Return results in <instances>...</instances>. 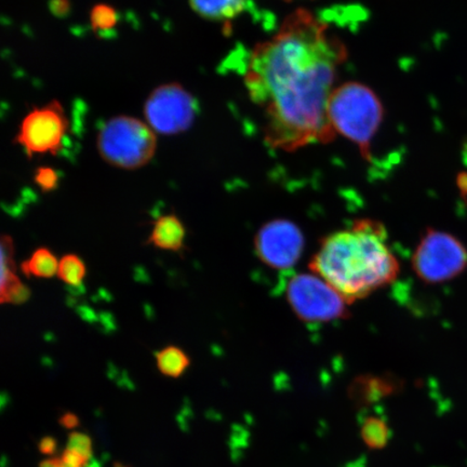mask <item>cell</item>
Masks as SVG:
<instances>
[{
    "mask_svg": "<svg viewBox=\"0 0 467 467\" xmlns=\"http://www.w3.org/2000/svg\"><path fill=\"white\" fill-rule=\"evenodd\" d=\"M347 55L328 26L303 9L290 15L275 36L255 47L244 84L251 100L265 109L271 148L294 151L335 139L328 102Z\"/></svg>",
    "mask_w": 467,
    "mask_h": 467,
    "instance_id": "obj_1",
    "label": "cell"
},
{
    "mask_svg": "<svg viewBox=\"0 0 467 467\" xmlns=\"http://www.w3.org/2000/svg\"><path fill=\"white\" fill-rule=\"evenodd\" d=\"M57 442L55 438L52 437H45L42 441L39 442V451L47 455L54 454L57 451Z\"/></svg>",
    "mask_w": 467,
    "mask_h": 467,
    "instance_id": "obj_20",
    "label": "cell"
},
{
    "mask_svg": "<svg viewBox=\"0 0 467 467\" xmlns=\"http://www.w3.org/2000/svg\"><path fill=\"white\" fill-rule=\"evenodd\" d=\"M60 464V458H54L44 460L43 462H40L39 467H58Z\"/></svg>",
    "mask_w": 467,
    "mask_h": 467,
    "instance_id": "obj_23",
    "label": "cell"
},
{
    "mask_svg": "<svg viewBox=\"0 0 467 467\" xmlns=\"http://www.w3.org/2000/svg\"><path fill=\"white\" fill-rule=\"evenodd\" d=\"M60 422L64 428L74 429L75 426L79 424V419L78 416H76V414L67 412L62 416Z\"/></svg>",
    "mask_w": 467,
    "mask_h": 467,
    "instance_id": "obj_21",
    "label": "cell"
},
{
    "mask_svg": "<svg viewBox=\"0 0 467 467\" xmlns=\"http://www.w3.org/2000/svg\"><path fill=\"white\" fill-rule=\"evenodd\" d=\"M360 436L367 447L372 451H381L388 446L390 441L389 426L383 419L378 417H369L365 419L360 428Z\"/></svg>",
    "mask_w": 467,
    "mask_h": 467,
    "instance_id": "obj_14",
    "label": "cell"
},
{
    "mask_svg": "<svg viewBox=\"0 0 467 467\" xmlns=\"http://www.w3.org/2000/svg\"><path fill=\"white\" fill-rule=\"evenodd\" d=\"M285 297L297 317L308 323H328L347 317V300L319 276L300 274L289 280Z\"/></svg>",
    "mask_w": 467,
    "mask_h": 467,
    "instance_id": "obj_6",
    "label": "cell"
},
{
    "mask_svg": "<svg viewBox=\"0 0 467 467\" xmlns=\"http://www.w3.org/2000/svg\"><path fill=\"white\" fill-rule=\"evenodd\" d=\"M196 112L194 97L177 83L156 88L144 105L145 119L151 130L166 136L188 130Z\"/></svg>",
    "mask_w": 467,
    "mask_h": 467,
    "instance_id": "obj_7",
    "label": "cell"
},
{
    "mask_svg": "<svg viewBox=\"0 0 467 467\" xmlns=\"http://www.w3.org/2000/svg\"><path fill=\"white\" fill-rule=\"evenodd\" d=\"M249 0H190L192 11L212 21H227L241 15Z\"/></svg>",
    "mask_w": 467,
    "mask_h": 467,
    "instance_id": "obj_11",
    "label": "cell"
},
{
    "mask_svg": "<svg viewBox=\"0 0 467 467\" xmlns=\"http://www.w3.org/2000/svg\"><path fill=\"white\" fill-rule=\"evenodd\" d=\"M67 449L90 460L92 455L91 438L85 433H80V431H73V433L68 435Z\"/></svg>",
    "mask_w": 467,
    "mask_h": 467,
    "instance_id": "obj_18",
    "label": "cell"
},
{
    "mask_svg": "<svg viewBox=\"0 0 467 467\" xmlns=\"http://www.w3.org/2000/svg\"><path fill=\"white\" fill-rule=\"evenodd\" d=\"M255 253L267 266L288 270L300 260L305 237L299 227L287 220H274L256 234Z\"/></svg>",
    "mask_w": 467,
    "mask_h": 467,
    "instance_id": "obj_9",
    "label": "cell"
},
{
    "mask_svg": "<svg viewBox=\"0 0 467 467\" xmlns=\"http://www.w3.org/2000/svg\"><path fill=\"white\" fill-rule=\"evenodd\" d=\"M58 467H61L60 464H58Z\"/></svg>",
    "mask_w": 467,
    "mask_h": 467,
    "instance_id": "obj_24",
    "label": "cell"
},
{
    "mask_svg": "<svg viewBox=\"0 0 467 467\" xmlns=\"http://www.w3.org/2000/svg\"><path fill=\"white\" fill-rule=\"evenodd\" d=\"M15 247L14 241L8 235L2 238V283H0V296L7 295L9 291L22 284L16 274L14 261Z\"/></svg>",
    "mask_w": 467,
    "mask_h": 467,
    "instance_id": "obj_15",
    "label": "cell"
},
{
    "mask_svg": "<svg viewBox=\"0 0 467 467\" xmlns=\"http://www.w3.org/2000/svg\"><path fill=\"white\" fill-rule=\"evenodd\" d=\"M387 241L388 233L379 222L356 221L321 242L312 271L347 301L363 299L399 276V261Z\"/></svg>",
    "mask_w": 467,
    "mask_h": 467,
    "instance_id": "obj_2",
    "label": "cell"
},
{
    "mask_svg": "<svg viewBox=\"0 0 467 467\" xmlns=\"http://www.w3.org/2000/svg\"><path fill=\"white\" fill-rule=\"evenodd\" d=\"M119 20L114 8L100 4L93 7L90 14L91 26L95 31H109L112 29Z\"/></svg>",
    "mask_w": 467,
    "mask_h": 467,
    "instance_id": "obj_17",
    "label": "cell"
},
{
    "mask_svg": "<svg viewBox=\"0 0 467 467\" xmlns=\"http://www.w3.org/2000/svg\"><path fill=\"white\" fill-rule=\"evenodd\" d=\"M97 148L110 166L136 171L153 159L157 139L148 122L121 115L105 122L98 133Z\"/></svg>",
    "mask_w": 467,
    "mask_h": 467,
    "instance_id": "obj_4",
    "label": "cell"
},
{
    "mask_svg": "<svg viewBox=\"0 0 467 467\" xmlns=\"http://www.w3.org/2000/svg\"><path fill=\"white\" fill-rule=\"evenodd\" d=\"M157 368L163 376L180 378L191 365V359L177 347H167L156 353Z\"/></svg>",
    "mask_w": 467,
    "mask_h": 467,
    "instance_id": "obj_13",
    "label": "cell"
},
{
    "mask_svg": "<svg viewBox=\"0 0 467 467\" xmlns=\"http://www.w3.org/2000/svg\"><path fill=\"white\" fill-rule=\"evenodd\" d=\"M87 268L76 254H67L58 262L57 277L68 285H79L86 277Z\"/></svg>",
    "mask_w": 467,
    "mask_h": 467,
    "instance_id": "obj_16",
    "label": "cell"
},
{
    "mask_svg": "<svg viewBox=\"0 0 467 467\" xmlns=\"http://www.w3.org/2000/svg\"><path fill=\"white\" fill-rule=\"evenodd\" d=\"M412 268L426 284L451 282L466 271L467 248L452 234L429 229L414 251Z\"/></svg>",
    "mask_w": 467,
    "mask_h": 467,
    "instance_id": "obj_5",
    "label": "cell"
},
{
    "mask_svg": "<svg viewBox=\"0 0 467 467\" xmlns=\"http://www.w3.org/2000/svg\"><path fill=\"white\" fill-rule=\"evenodd\" d=\"M58 262L48 248H38L31 258L21 265V271L26 277L51 278L57 274Z\"/></svg>",
    "mask_w": 467,
    "mask_h": 467,
    "instance_id": "obj_12",
    "label": "cell"
},
{
    "mask_svg": "<svg viewBox=\"0 0 467 467\" xmlns=\"http://www.w3.org/2000/svg\"><path fill=\"white\" fill-rule=\"evenodd\" d=\"M185 234V227L177 215H162L154 222L148 244L161 250L178 253L184 247Z\"/></svg>",
    "mask_w": 467,
    "mask_h": 467,
    "instance_id": "obj_10",
    "label": "cell"
},
{
    "mask_svg": "<svg viewBox=\"0 0 467 467\" xmlns=\"http://www.w3.org/2000/svg\"><path fill=\"white\" fill-rule=\"evenodd\" d=\"M328 117L335 131L358 145L369 160L372 139L383 119V107L376 93L354 81L344 84L331 93Z\"/></svg>",
    "mask_w": 467,
    "mask_h": 467,
    "instance_id": "obj_3",
    "label": "cell"
},
{
    "mask_svg": "<svg viewBox=\"0 0 467 467\" xmlns=\"http://www.w3.org/2000/svg\"><path fill=\"white\" fill-rule=\"evenodd\" d=\"M68 131V119L62 104L52 101L34 109L23 119L16 143L33 155L57 154Z\"/></svg>",
    "mask_w": 467,
    "mask_h": 467,
    "instance_id": "obj_8",
    "label": "cell"
},
{
    "mask_svg": "<svg viewBox=\"0 0 467 467\" xmlns=\"http://www.w3.org/2000/svg\"><path fill=\"white\" fill-rule=\"evenodd\" d=\"M35 183L45 192L55 191L58 184V175L54 169L49 167H40L35 172Z\"/></svg>",
    "mask_w": 467,
    "mask_h": 467,
    "instance_id": "obj_19",
    "label": "cell"
},
{
    "mask_svg": "<svg viewBox=\"0 0 467 467\" xmlns=\"http://www.w3.org/2000/svg\"><path fill=\"white\" fill-rule=\"evenodd\" d=\"M458 188L463 197L467 198V173L462 172L458 175Z\"/></svg>",
    "mask_w": 467,
    "mask_h": 467,
    "instance_id": "obj_22",
    "label": "cell"
}]
</instances>
